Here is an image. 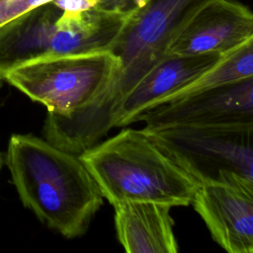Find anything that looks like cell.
Returning <instances> with one entry per match:
<instances>
[{
  "label": "cell",
  "instance_id": "cell-6",
  "mask_svg": "<svg viewBox=\"0 0 253 253\" xmlns=\"http://www.w3.org/2000/svg\"><path fill=\"white\" fill-rule=\"evenodd\" d=\"M144 129L253 128V75L155 106L137 117Z\"/></svg>",
  "mask_w": 253,
  "mask_h": 253
},
{
  "label": "cell",
  "instance_id": "cell-5",
  "mask_svg": "<svg viewBox=\"0 0 253 253\" xmlns=\"http://www.w3.org/2000/svg\"><path fill=\"white\" fill-rule=\"evenodd\" d=\"M144 130L197 181L227 171L253 182V128L175 126Z\"/></svg>",
  "mask_w": 253,
  "mask_h": 253
},
{
  "label": "cell",
  "instance_id": "cell-8",
  "mask_svg": "<svg viewBox=\"0 0 253 253\" xmlns=\"http://www.w3.org/2000/svg\"><path fill=\"white\" fill-rule=\"evenodd\" d=\"M220 57L217 53L168 52L123 99L114 118V127L135 123L142 113L164 103L204 75Z\"/></svg>",
  "mask_w": 253,
  "mask_h": 253
},
{
  "label": "cell",
  "instance_id": "cell-11",
  "mask_svg": "<svg viewBox=\"0 0 253 253\" xmlns=\"http://www.w3.org/2000/svg\"><path fill=\"white\" fill-rule=\"evenodd\" d=\"M251 75H253V34L235 48L221 55L219 60L204 75L169 97L162 104L193 95L212 86Z\"/></svg>",
  "mask_w": 253,
  "mask_h": 253
},
{
  "label": "cell",
  "instance_id": "cell-7",
  "mask_svg": "<svg viewBox=\"0 0 253 253\" xmlns=\"http://www.w3.org/2000/svg\"><path fill=\"white\" fill-rule=\"evenodd\" d=\"M198 182L192 205L212 239L230 253H253V182L227 171Z\"/></svg>",
  "mask_w": 253,
  "mask_h": 253
},
{
  "label": "cell",
  "instance_id": "cell-13",
  "mask_svg": "<svg viewBox=\"0 0 253 253\" xmlns=\"http://www.w3.org/2000/svg\"><path fill=\"white\" fill-rule=\"evenodd\" d=\"M54 5L65 12L80 13L95 7V0H53Z\"/></svg>",
  "mask_w": 253,
  "mask_h": 253
},
{
  "label": "cell",
  "instance_id": "cell-2",
  "mask_svg": "<svg viewBox=\"0 0 253 253\" xmlns=\"http://www.w3.org/2000/svg\"><path fill=\"white\" fill-rule=\"evenodd\" d=\"M79 157L113 207L128 201L189 206L199 183L143 128H124Z\"/></svg>",
  "mask_w": 253,
  "mask_h": 253
},
{
  "label": "cell",
  "instance_id": "cell-3",
  "mask_svg": "<svg viewBox=\"0 0 253 253\" xmlns=\"http://www.w3.org/2000/svg\"><path fill=\"white\" fill-rule=\"evenodd\" d=\"M211 0H143L129 13L110 52L117 59L103 91L80 111L84 124L97 133L114 127L126 95L168 52L191 19Z\"/></svg>",
  "mask_w": 253,
  "mask_h": 253
},
{
  "label": "cell",
  "instance_id": "cell-10",
  "mask_svg": "<svg viewBox=\"0 0 253 253\" xmlns=\"http://www.w3.org/2000/svg\"><path fill=\"white\" fill-rule=\"evenodd\" d=\"M171 206L150 201H128L114 206L120 243L128 253H176Z\"/></svg>",
  "mask_w": 253,
  "mask_h": 253
},
{
  "label": "cell",
  "instance_id": "cell-12",
  "mask_svg": "<svg viewBox=\"0 0 253 253\" xmlns=\"http://www.w3.org/2000/svg\"><path fill=\"white\" fill-rule=\"evenodd\" d=\"M95 2L97 8L128 15L139 7L143 0H95Z\"/></svg>",
  "mask_w": 253,
  "mask_h": 253
},
{
  "label": "cell",
  "instance_id": "cell-1",
  "mask_svg": "<svg viewBox=\"0 0 253 253\" xmlns=\"http://www.w3.org/2000/svg\"><path fill=\"white\" fill-rule=\"evenodd\" d=\"M6 164L23 205L66 238L85 233L103 196L79 154L32 134H13Z\"/></svg>",
  "mask_w": 253,
  "mask_h": 253
},
{
  "label": "cell",
  "instance_id": "cell-14",
  "mask_svg": "<svg viewBox=\"0 0 253 253\" xmlns=\"http://www.w3.org/2000/svg\"><path fill=\"white\" fill-rule=\"evenodd\" d=\"M1 167H2V155L0 152V170H1Z\"/></svg>",
  "mask_w": 253,
  "mask_h": 253
},
{
  "label": "cell",
  "instance_id": "cell-15",
  "mask_svg": "<svg viewBox=\"0 0 253 253\" xmlns=\"http://www.w3.org/2000/svg\"><path fill=\"white\" fill-rule=\"evenodd\" d=\"M2 82H3V79L0 77V88H1V85H2Z\"/></svg>",
  "mask_w": 253,
  "mask_h": 253
},
{
  "label": "cell",
  "instance_id": "cell-4",
  "mask_svg": "<svg viewBox=\"0 0 253 253\" xmlns=\"http://www.w3.org/2000/svg\"><path fill=\"white\" fill-rule=\"evenodd\" d=\"M116 66L110 51L49 56L18 65L2 79L43 105L47 113L66 117L103 91Z\"/></svg>",
  "mask_w": 253,
  "mask_h": 253
},
{
  "label": "cell",
  "instance_id": "cell-9",
  "mask_svg": "<svg viewBox=\"0 0 253 253\" xmlns=\"http://www.w3.org/2000/svg\"><path fill=\"white\" fill-rule=\"evenodd\" d=\"M252 34V10L236 0H211L181 31L169 52L223 55Z\"/></svg>",
  "mask_w": 253,
  "mask_h": 253
}]
</instances>
